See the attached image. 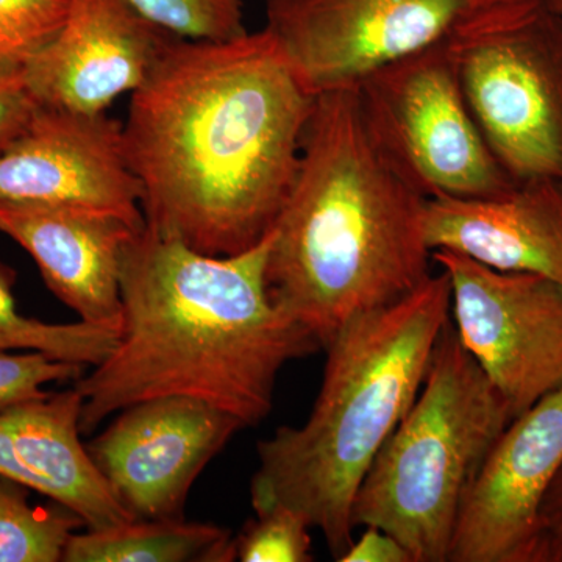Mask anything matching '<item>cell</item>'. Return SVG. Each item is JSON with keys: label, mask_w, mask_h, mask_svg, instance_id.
I'll return each mask as SVG.
<instances>
[{"label": "cell", "mask_w": 562, "mask_h": 562, "mask_svg": "<svg viewBox=\"0 0 562 562\" xmlns=\"http://www.w3.org/2000/svg\"><path fill=\"white\" fill-rule=\"evenodd\" d=\"M313 103L266 29L172 35L122 124L147 227L210 257L260 244L291 190Z\"/></svg>", "instance_id": "1"}, {"label": "cell", "mask_w": 562, "mask_h": 562, "mask_svg": "<svg viewBox=\"0 0 562 562\" xmlns=\"http://www.w3.org/2000/svg\"><path fill=\"white\" fill-rule=\"evenodd\" d=\"M272 233L232 257H210L144 225L124 255L122 327L109 357L74 387L80 431L158 397L198 398L254 427L269 416L281 369L321 349L272 301Z\"/></svg>", "instance_id": "2"}, {"label": "cell", "mask_w": 562, "mask_h": 562, "mask_svg": "<svg viewBox=\"0 0 562 562\" xmlns=\"http://www.w3.org/2000/svg\"><path fill=\"white\" fill-rule=\"evenodd\" d=\"M427 201L376 146L355 88L314 95L271 231L272 301L324 349L353 317L401 301L431 276Z\"/></svg>", "instance_id": "3"}, {"label": "cell", "mask_w": 562, "mask_h": 562, "mask_svg": "<svg viewBox=\"0 0 562 562\" xmlns=\"http://www.w3.org/2000/svg\"><path fill=\"white\" fill-rule=\"evenodd\" d=\"M452 317L447 273L361 314L325 346L319 395L301 427L258 442L254 512L283 506L324 536L339 562L353 543V502L376 454L419 395L432 351Z\"/></svg>", "instance_id": "4"}, {"label": "cell", "mask_w": 562, "mask_h": 562, "mask_svg": "<svg viewBox=\"0 0 562 562\" xmlns=\"http://www.w3.org/2000/svg\"><path fill=\"white\" fill-rule=\"evenodd\" d=\"M512 420L505 398L449 322L416 402L362 480L355 528L390 532L413 562H449L462 501Z\"/></svg>", "instance_id": "5"}, {"label": "cell", "mask_w": 562, "mask_h": 562, "mask_svg": "<svg viewBox=\"0 0 562 562\" xmlns=\"http://www.w3.org/2000/svg\"><path fill=\"white\" fill-rule=\"evenodd\" d=\"M462 90L514 181L562 180V18L543 0L471 11L452 33Z\"/></svg>", "instance_id": "6"}, {"label": "cell", "mask_w": 562, "mask_h": 562, "mask_svg": "<svg viewBox=\"0 0 562 562\" xmlns=\"http://www.w3.org/2000/svg\"><path fill=\"white\" fill-rule=\"evenodd\" d=\"M450 36L366 77L358 103L376 146L425 198H492L516 181L476 124Z\"/></svg>", "instance_id": "7"}, {"label": "cell", "mask_w": 562, "mask_h": 562, "mask_svg": "<svg viewBox=\"0 0 562 562\" xmlns=\"http://www.w3.org/2000/svg\"><path fill=\"white\" fill-rule=\"evenodd\" d=\"M452 291L453 327L513 419L562 387V286L452 250L432 251Z\"/></svg>", "instance_id": "8"}, {"label": "cell", "mask_w": 562, "mask_h": 562, "mask_svg": "<svg viewBox=\"0 0 562 562\" xmlns=\"http://www.w3.org/2000/svg\"><path fill=\"white\" fill-rule=\"evenodd\" d=\"M469 13V0H266L265 29L317 95L446 40Z\"/></svg>", "instance_id": "9"}, {"label": "cell", "mask_w": 562, "mask_h": 562, "mask_svg": "<svg viewBox=\"0 0 562 562\" xmlns=\"http://www.w3.org/2000/svg\"><path fill=\"white\" fill-rule=\"evenodd\" d=\"M87 447L133 519H184L192 484L241 431L231 414L198 398H151L122 409Z\"/></svg>", "instance_id": "10"}, {"label": "cell", "mask_w": 562, "mask_h": 562, "mask_svg": "<svg viewBox=\"0 0 562 562\" xmlns=\"http://www.w3.org/2000/svg\"><path fill=\"white\" fill-rule=\"evenodd\" d=\"M562 465V387L509 422L462 501L449 562H532Z\"/></svg>", "instance_id": "11"}, {"label": "cell", "mask_w": 562, "mask_h": 562, "mask_svg": "<svg viewBox=\"0 0 562 562\" xmlns=\"http://www.w3.org/2000/svg\"><path fill=\"white\" fill-rule=\"evenodd\" d=\"M140 183L125 158L122 122L40 105L0 150V202L109 210L144 225Z\"/></svg>", "instance_id": "12"}, {"label": "cell", "mask_w": 562, "mask_h": 562, "mask_svg": "<svg viewBox=\"0 0 562 562\" xmlns=\"http://www.w3.org/2000/svg\"><path fill=\"white\" fill-rule=\"evenodd\" d=\"M171 36L125 0H69L65 27L22 76L40 105L106 113L138 90Z\"/></svg>", "instance_id": "13"}, {"label": "cell", "mask_w": 562, "mask_h": 562, "mask_svg": "<svg viewBox=\"0 0 562 562\" xmlns=\"http://www.w3.org/2000/svg\"><path fill=\"white\" fill-rule=\"evenodd\" d=\"M144 225L90 206L0 202V232L31 255L52 294L80 321L116 331L122 261Z\"/></svg>", "instance_id": "14"}, {"label": "cell", "mask_w": 562, "mask_h": 562, "mask_svg": "<svg viewBox=\"0 0 562 562\" xmlns=\"http://www.w3.org/2000/svg\"><path fill=\"white\" fill-rule=\"evenodd\" d=\"M428 246L562 286V180L516 181L484 199H428Z\"/></svg>", "instance_id": "15"}, {"label": "cell", "mask_w": 562, "mask_h": 562, "mask_svg": "<svg viewBox=\"0 0 562 562\" xmlns=\"http://www.w3.org/2000/svg\"><path fill=\"white\" fill-rule=\"evenodd\" d=\"M83 398L72 390L46 394L0 412L33 491L76 514L90 530L132 522L80 441Z\"/></svg>", "instance_id": "16"}, {"label": "cell", "mask_w": 562, "mask_h": 562, "mask_svg": "<svg viewBox=\"0 0 562 562\" xmlns=\"http://www.w3.org/2000/svg\"><path fill=\"white\" fill-rule=\"evenodd\" d=\"M232 532L187 519L132 520L117 527L72 532L61 562H231Z\"/></svg>", "instance_id": "17"}, {"label": "cell", "mask_w": 562, "mask_h": 562, "mask_svg": "<svg viewBox=\"0 0 562 562\" xmlns=\"http://www.w3.org/2000/svg\"><path fill=\"white\" fill-rule=\"evenodd\" d=\"M16 272L0 260V350L36 351L52 360L94 368L114 350L120 331L79 321L47 324L18 312Z\"/></svg>", "instance_id": "18"}, {"label": "cell", "mask_w": 562, "mask_h": 562, "mask_svg": "<svg viewBox=\"0 0 562 562\" xmlns=\"http://www.w3.org/2000/svg\"><path fill=\"white\" fill-rule=\"evenodd\" d=\"M31 487L0 475V562H60L83 520L68 509L32 505Z\"/></svg>", "instance_id": "19"}, {"label": "cell", "mask_w": 562, "mask_h": 562, "mask_svg": "<svg viewBox=\"0 0 562 562\" xmlns=\"http://www.w3.org/2000/svg\"><path fill=\"white\" fill-rule=\"evenodd\" d=\"M68 16L69 0H0V72H24Z\"/></svg>", "instance_id": "20"}, {"label": "cell", "mask_w": 562, "mask_h": 562, "mask_svg": "<svg viewBox=\"0 0 562 562\" xmlns=\"http://www.w3.org/2000/svg\"><path fill=\"white\" fill-rule=\"evenodd\" d=\"M140 16L180 38L228 41L246 35L244 0H125Z\"/></svg>", "instance_id": "21"}, {"label": "cell", "mask_w": 562, "mask_h": 562, "mask_svg": "<svg viewBox=\"0 0 562 562\" xmlns=\"http://www.w3.org/2000/svg\"><path fill=\"white\" fill-rule=\"evenodd\" d=\"M235 539L241 562H312V535L299 514L283 506L258 512Z\"/></svg>", "instance_id": "22"}, {"label": "cell", "mask_w": 562, "mask_h": 562, "mask_svg": "<svg viewBox=\"0 0 562 562\" xmlns=\"http://www.w3.org/2000/svg\"><path fill=\"white\" fill-rule=\"evenodd\" d=\"M85 366L52 360L43 353L0 350V412L18 403L43 397L46 384L77 382Z\"/></svg>", "instance_id": "23"}, {"label": "cell", "mask_w": 562, "mask_h": 562, "mask_svg": "<svg viewBox=\"0 0 562 562\" xmlns=\"http://www.w3.org/2000/svg\"><path fill=\"white\" fill-rule=\"evenodd\" d=\"M38 106L22 74L0 72V150L25 131Z\"/></svg>", "instance_id": "24"}, {"label": "cell", "mask_w": 562, "mask_h": 562, "mask_svg": "<svg viewBox=\"0 0 562 562\" xmlns=\"http://www.w3.org/2000/svg\"><path fill=\"white\" fill-rule=\"evenodd\" d=\"M532 562H562V465L542 503Z\"/></svg>", "instance_id": "25"}, {"label": "cell", "mask_w": 562, "mask_h": 562, "mask_svg": "<svg viewBox=\"0 0 562 562\" xmlns=\"http://www.w3.org/2000/svg\"><path fill=\"white\" fill-rule=\"evenodd\" d=\"M339 562H413L412 554L390 532L364 527Z\"/></svg>", "instance_id": "26"}, {"label": "cell", "mask_w": 562, "mask_h": 562, "mask_svg": "<svg viewBox=\"0 0 562 562\" xmlns=\"http://www.w3.org/2000/svg\"><path fill=\"white\" fill-rule=\"evenodd\" d=\"M524 2V0H469L471 11L492 9V7L508 5V3Z\"/></svg>", "instance_id": "27"}, {"label": "cell", "mask_w": 562, "mask_h": 562, "mask_svg": "<svg viewBox=\"0 0 562 562\" xmlns=\"http://www.w3.org/2000/svg\"><path fill=\"white\" fill-rule=\"evenodd\" d=\"M543 3L562 18V0H543Z\"/></svg>", "instance_id": "28"}]
</instances>
